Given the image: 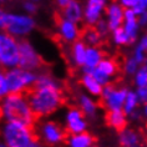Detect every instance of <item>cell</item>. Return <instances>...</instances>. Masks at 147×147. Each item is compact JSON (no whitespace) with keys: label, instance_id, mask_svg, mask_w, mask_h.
<instances>
[{"label":"cell","instance_id":"e0dca14e","mask_svg":"<svg viewBox=\"0 0 147 147\" xmlns=\"http://www.w3.org/2000/svg\"><path fill=\"white\" fill-rule=\"evenodd\" d=\"M125 11H122V8L117 4V3H112L107 8V16H109V28L110 30L115 31L116 29L120 28L121 23H122L125 18Z\"/></svg>","mask_w":147,"mask_h":147},{"label":"cell","instance_id":"277c9868","mask_svg":"<svg viewBox=\"0 0 147 147\" xmlns=\"http://www.w3.org/2000/svg\"><path fill=\"white\" fill-rule=\"evenodd\" d=\"M35 132L38 140H40L44 145H47L49 147H55L61 143H66V138L69 136L66 128H62L57 122L42 119L38 120L36 122Z\"/></svg>","mask_w":147,"mask_h":147},{"label":"cell","instance_id":"6da1fadb","mask_svg":"<svg viewBox=\"0 0 147 147\" xmlns=\"http://www.w3.org/2000/svg\"><path fill=\"white\" fill-rule=\"evenodd\" d=\"M25 95L38 120L54 113L65 101L61 85L46 72L39 74L36 82L25 92Z\"/></svg>","mask_w":147,"mask_h":147},{"label":"cell","instance_id":"7bdbcfd3","mask_svg":"<svg viewBox=\"0 0 147 147\" xmlns=\"http://www.w3.org/2000/svg\"><path fill=\"white\" fill-rule=\"evenodd\" d=\"M145 141H146V146H147V136H146V140H145Z\"/></svg>","mask_w":147,"mask_h":147},{"label":"cell","instance_id":"7402d4cb","mask_svg":"<svg viewBox=\"0 0 147 147\" xmlns=\"http://www.w3.org/2000/svg\"><path fill=\"white\" fill-rule=\"evenodd\" d=\"M79 109L85 113V116L94 117L97 111V104H95V101L91 97L82 94L79 97Z\"/></svg>","mask_w":147,"mask_h":147},{"label":"cell","instance_id":"cb8c5ba5","mask_svg":"<svg viewBox=\"0 0 147 147\" xmlns=\"http://www.w3.org/2000/svg\"><path fill=\"white\" fill-rule=\"evenodd\" d=\"M138 104H140V98L137 96V94L134 92V91H128L126 101H125V105H123V109H122L123 112L126 113L127 116H131L132 113L137 110Z\"/></svg>","mask_w":147,"mask_h":147},{"label":"cell","instance_id":"ee69618b","mask_svg":"<svg viewBox=\"0 0 147 147\" xmlns=\"http://www.w3.org/2000/svg\"><path fill=\"white\" fill-rule=\"evenodd\" d=\"M30 1H38V0H30Z\"/></svg>","mask_w":147,"mask_h":147},{"label":"cell","instance_id":"d590c367","mask_svg":"<svg viewBox=\"0 0 147 147\" xmlns=\"http://www.w3.org/2000/svg\"><path fill=\"white\" fill-rule=\"evenodd\" d=\"M56 1H57V4H59V6H60L61 9H65L66 6L71 3V0H56Z\"/></svg>","mask_w":147,"mask_h":147},{"label":"cell","instance_id":"4fadbf2b","mask_svg":"<svg viewBox=\"0 0 147 147\" xmlns=\"http://www.w3.org/2000/svg\"><path fill=\"white\" fill-rule=\"evenodd\" d=\"M106 5V0H89L85 10V19L89 25H96L100 20V14Z\"/></svg>","mask_w":147,"mask_h":147},{"label":"cell","instance_id":"60d3db41","mask_svg":"<svg viewBox=\"0 0 147 147\" xmlns=\"http://www.w3.org/2000/svg\"><path fill=\"white\" fill-rule=\"evenodd\" d=\"M132 147H145V146H142V145H136V146H132ZM147 147V146H146Z\"/></svg>","mask_w":147,"mask_h":147},{"label":"cell","instance_id":"7c38bea8","mask_svg":"<svg viewBox=\"0 0 147 147\" xmlns=\"http://www.w3.org/2000/svg\"><path fill=\"white\" fill-rule=\"evenodd\" d=\"M80 40L89 46L101 47L105 45V38L98 32L95 25H85L82 30H80Z\"/></svg>","mask_w":147,"mask_h":147},{"label":"cell","instance_id":"484cf974","mask_svg":"<svg viewBox=\"0 0 147 147\" xmlns=\"http://www.w3.org/2000/svg\"><path fill=\"white\" fill-rule=\"evenodd\" d=\"M125 30H126L128 39H130V44L134 42L136 40V35H137V20H127L125 23Z\"/></svg>","mask_w":147,"mask_h":147},{"label":"cell","instance_id":"4dcf8cb0","mask_svg":"<svg viewBox=\"0 0 147 147\" xmlns=\"http://www.w3.org/2000/svg\"><path fill=\"white\" fill-rule=\"evenodd\" d=\"M143 53H145V50H143L142 47L138 45L137 49H136V51H135V56H134L136 60H137L138 64H143L145 60H146V59H145V54H143Z\"/></svg>","mask_w":147,"mask_h":147},{"label":"cell","instance_id":"4316f807","mask_svg":"<svg viewBox=\"0 0 147 147\" xmlns=\"http://www.w3.org/2000/svg\"><path fill=\"white\" fill-rule=\"evenodd\" d=\"M113 40H115L116 44L119 45H126V44H130V39H128V35L125 28H119L113 31Z\"/></svg>","mask_w":147,"mask_h":147},{"label":"cell","instance_id":"d6a6232c","mask_svg":"<svg viewBox=\"0 0 147 147\" xmlns=\"http://www.w3.org/2000/svg\"><path fill=\"white\" fill-rule=\"evenodd\" d=\"M120 1L126 9H134L135 6L137 5L138 0H120Z\"/></svg>","mask_w":147,"mask_h":147},{"label":"cell","instance_id":"44dd1931","mask_svg":"<svg viewBox=\"0 0 147 147\" xmlns=\"http://www.w3.org/2000/svg\"><path fill=\"white\" fill-rule=\"evenodd\" d=\"M62 10H64L62 16L66 20H70L72 23H79L81 20V8H80V4L76 0H71V3Z\"/></svg>","mask_w":147,"mask_h":147},{"label":"cell","instance_id":"f546056e","mask_svg":"<svg viewBox=\"0 0 147 147\" xmlns=\"http://www.w3.org/2000/svg\"><path fill=\"white\" fill-rule=\"evenodd\" d=\"M96 26V29L98 30V32L104 36V38H106V35H107V29H110L109 28V24L106 25V21H104V20H98L97 21V24L95 25Z\"/></svg>","mask_w":147,"mask_h":147},{"label":"cell","instance_id":"ab89813d","mask_svg":"<svg viewBox=\"0 0 147 147\" xmlns=\"http://www.w3.org/2000/svg\"><path fill=\"white\" fill-rule=\"evenodd\" d=\"M143 115L147 117V101L145 102V107H143Z\"/></svg>","mask_w":147,"mask_h":147},{"label":"cell","instance_id":"9a60e30c","mask_svg":"<svg viewBox=\"0 0 147 147\" xmlns=\"http://www.w3.org/2000/svg\"><path fill=\"white\" fill-rule=\"evenodd\" d=\"M126 113L123 112V110H113V111H107L106 112V122L110 127H112L113 130L117 132H121L126 128L127 125V119Z\"/></svg>","mask_w":147,"mask_h":147},{"label":"cell","instance_id":"f6af8a7d","mask_svg":"<svg viewBox=\"0 0 147 147\" xmlns=\"http://www.w3.org/2000/svg\"><path fill=\"white\" fill-rule=\"evenodd\" d=\"M1 1H5V0H1Z\"/></svg>","mask_w":147,"mask_h":147},{"label":"cell","instance_id":"8d00e7d4","mask_svg":"<svg viewBox=\"0 0 147 147\" xmlns=\"http://www.w3.org/2000/svg\"><path fill=\"white\" fill-rule=\"evenodd\" d=\"M140 25H142V26L147 25V11H145L141 15V19H140Z\"/></svg>","mask_w":147,"mask_h":147},{"label":"cell","instance_id":"603a6c76","mask_svg":"<svg viewBox=\"0 0 147 147\" xmlns=\"http://www.w3.org/2000/svg\"><path fill=\"white\" fill-rule=\"evenodd\" d=\"M97 69L102 74H105L106 76H109L111 80L119 72V65H117L116 60H113V59H102L101 62L97 65Z\"/></svg>","mask_w":147,"mask_h":147},{"label":"cell","instance_id":"ba28073f","mask_svg":"<svg viewBox=\"0 0 147 147\" xmlns=\"http://www.w3.org/2000/svg\"><path fill=\"white\" fill-rule=\"evenodd\" d=\"M128 90L125 87H117L116 84H110L104 86L102 94L100 96V105L107 111L122 110L126 101Z\"/></svg>","mask_w":147,"mask_h":147},{"label":"cell","instance_id":"8fae6325","mask_svg":"<svg viewBox=\"0 0 147 147\" xmlns=\"http://www.w3.org/2000/svg\"><path fill=\"white\" fill-rule=\"evenodd\" d=\"M55 23H56L59 30H60V39L64 40L65 42H72L75 40L80 39V30L76 28L75 23L66 20L60 11L55 13Z\"/></svg>","mask_w":147,"mask_h":147},{"label":"cell","instance_id":"30bf717a","mask_svg":"<svg viewBox=\"0 0 147 147\" xmlns=\"http://www.w3.org/2000/svg\"><path fill=\"white\" fill-rule=\"evenodd\" d=\"M65 128L69 135L81 134L87 128L85 113L79 107H70L65 116Z\"/></svg>","mask_w":147,"mask_h":147},{"label":"cell","instance_id":"8992f818","mask_svg":"<svg viewBox=\"0 0 147 147\" xmlns=\"http://www.w3.org/2000/svg\"><path fill=\"white\" fill-rule=\"evenodd\" d=\"M3 72L8 80L10 94L26 92L30 87H32L38 79V75H35L32 71H28L21 67L9 69Z\"/></svg>","mask_w":147,"mask_h":147},{"label":"cell","instance_id":"74e56055","mask_svg":"<svg viewBox=\"0 0 147 147\" xmlns=\"http://www.w3.org/2000/svg\"><path fill=\"white\" fill-rule=\"evenodd\" d=\"M140 46L145 51H147V36H143V39L141 40V42H140Z\"/></svg>","mask_w":147,"mask_h":147},{"label":"cell","instance_id":"5b68a950","mask_svg":"<svg viewBox=\"0 0 147 147\" xmlns=\"http://www.w3.org/2000/svg\"><path fill=\"white\" fill-rule=\"evenodd\" d=\"M0 62L4 70L16 67L20 62V45L8 32L0 36Z\"/></svg>","mask_w":147,"mask_h":147},{"label":"cell","instance_id":"5bb4252c","mask_svg":"<svg viewBox=\"0 0 147 147\" xmlns=\"http://www.w3.org/2000/svg\"><path fill=\"white\" fill-rule=\"evenodd\" d=\"M142 134L134 128H125L119 132V142L121 147H132L136 145H142Z\"/></svg>","mask_w":147,"mask_h":147},{"label":"cell","instance_id":"9c48e42d","mask_svg":"<svg viewBox=\"0 0 147 147\" xmlns=\"http://www.w3.org/2000/svg\"><path fill=\"white\" fill-rule=\"evenodd\" d=\"M19 45H20L19 67L28 70V71H35V70H40L45 66V62H44L41 56L36 53L34 47L26 40L19 41Z\"/></svg>","mask_w":147,"mask_h":147},{"label":"cell","instance_id":"ac0fdd59","mask_svg":"<svg viewBox=\"0 0 147 147\" xmlns=\"http://www.w3.org/2000/svg\"><path fill=\"white\" fill-rule=\"evenodd\" d=\"M80 81H81V85L85 87L91 95H94V96H101L104 86H102L91 74L84 72V75L81 76V80H80Z\"/></svg>","mask_w":147,"mask_h":147},{"label":"cell","instance_id":"836d02e7","mask_svg":"<svg viewBox=\"0 0 147 147\" xmlns=\"http://www.w3.org/2000/svg\"><path fill=\"white\" fill-rule=\"evenodd\" d=\"M123 15H125V19H126V21L136 19V13L134 11V9H126V10H125Z\"/></svg>","mask_w":147,"mask_h":147},{"label":"cell","instance_id":"b9f144b4","mask_svg":"<svg viewBox=\"0 0 147 147\" xmlns=\"http://www.w3.org/2000/svg\"><path fill=\"white\" fill-rule=\"evenodd\" d=\"M0 147H8V146H6L4 142H1V146H0Z\"/></svg>","mask_w":147,"mask_h":147},{"label":"cell","instance_id":"1f68e13d","mask_svg":"<svg viewBox=\"0 0 147 147\" xmlns=\"http://www.w3.org/2000/svg\"><path fill=\"white\" fill-rule=\"evenodd\" d=\"M136 94H137V96L140 98V102L145 104V102L147 101V86H145V87H137Z\"/></svg>","mask_w":147,"mask_h":147},{"label":"cell","instance_id":"7a4b0ae2","mask_svg":"<svg viewBox=\"0 0 147 147\" xmlns=\"http://www.w3.org/2000/svg\"><path fill=\"white\" fill-rule=\"evenodd\" d=\"M1 116L4 121H16L34 127L38 122V117L32 111L25 92L9 94L3 97Z\"/></svg>","mask_w":147,"mask_h":147},{"label":"cell","instance_id":"f35d334b","mask_svg":"<svg viewBox=\"0 0 147 147\" xmlns=\"http://www.w3.org/2000/svg\"><path fill=\"white\" fill-rule=\"evenodd\" d=\"M30 147H45V145L40 141V140H36V141H34L31 143V146Z\"/></svg>","mask_w":147,"mask_h":147},{"label":"cell","instance_id":"52a82bcc","mask_svg":"<svg viewBox=\"0 0 147 147\" xmlns=\"http://www.w3.org/2000/svg\"><path fill=\"white\" fill-rule=\"evenodd\" d=\"M0 25L5 32L13 36H21L31 31V29L35 26L34 20L30 16L24 15H14L1 11L0 14Z\"/></svg>","mask_w":147,"mask_h":147},{"label":"cell","instance_id":"3957f363","mask_svg":"<svg viewBox=\"0 0 147 147\" xmlns=\"http://www.w3.org/2000/svg\"><path fill=\"white\" fill-rule=\"evenodd\" d=\"M36 140L34 126L16 121H5L3 125V142L8 147H30Z\"/></svg>","mask_w":147,"mask_h":147},{"label":"cell","instance_id":"ffe728a7","mask_svg":"<svg viewBox=\"0 0 147 147\" xmlns=\"http://www.w3.org/2000/svg\"><path fill=\"white\" fill-rule=\"evenodd\" d=\"M86 49L84 41H75L71 47V56L74 60V64L76 66H85L86 60Z\"/></svg>","mask_w":147,"mask_h":147},{"label":"cell","instance_id":"2e32d148","mask_svg":"<svg viewBox=\"0 0 147 147\" xmlns=\"http://www.w3.org/2000/svg\"><path fill=\"white\" fill-rule=\"evenodd\" d=\"M94 143L95 138L89 132L69 135L66 138V146L67 147H92Z\"/></svg>","mask_w":147,"mask_h":147},{"label":"cell","instance_id":"83f0119b","mask_svg":"<svg viewBox=\"0 0 147 147\" xmlns=\"http://www.w3.org/2000/svg\"><path fill=\"white\" fill-rule=\"evenodd\" d=\"M137 66H138L137 60H136L135 57H131V59H127L126 60L123 69H125V71H126V74H128V75H134V74H136L138 71Z\"/></svg>","mask_w":147,"mask_h":147},{"label":"cell","instance_id":"d6986e66","mask_svg":"<svg viewBox=\"0 0 147 147\" xmlns=\"http://www.w3.org/2000/svg\"><path fill=\"white\" fill-rule=\"evenodd\" d=\"M102 56H104V51L100 47L89 46L86 49V60L84 69H95L101 62Z\"/></svg>","mask_w":147,"mask_h":147},{"label":"cell","instance_id":"f1b7e54d","mask_svg":"<svg viewBox=\"0 0 147 147\" xmlns=\"http://www.w3.org/2000/svg\"><path fill=\"white\" fill-rule=\"evenodd\" d=\"M9 94H10V90H9L8 80H6L4 72H1V75H0V95H1V97H5Z\"/></svg>","mask_w":147,"mask_h":147},{"label":"cell","instance_id":"e575fe53","mask_svg":"<svg viewBox=\"0 0 147 147\" xmlns=\"http://www.w3.org/2000/svg\"><path fill=\"white\" fill-rule=\"evenodd\" d=\"M24 8L26 9L29 13H34L35 10H36V4H35L34 1H26L24 4Z\"/></svg>","mask_w":147,"mask_h":147},{"label":"cell","instance_id":"d4e9b609","mask_svg":"<svg viewBox=\"0 0 147 147\" xmlns=\"http://www.w3.org/2000/svg\"><path fill=\"white\" fill-rule=\"evenodd\" d=\"M135 84L137 87L147 86V64H143L142 67L136 72L135 75Z\"/></svg>","mask_w":147,"mask_h":147}]
</instances>
